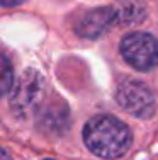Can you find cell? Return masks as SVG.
I'll return each mask as SVG.
<instances>
[{"mask_svg": "<svg viewBox=\"0 0 158 160\" xmlns=\"http://www.w3.org/2000/svg\"><path fill=\"white\" fill-rule=\"evenodd\" d=\"M121 55L136 70L148 72L158 65V39L150 32L134 31L122 38Z\"/></svg>", "mask_w": 158, "mask_h": 160, "instance_id": "obj_2", "label": "cell"}, {"mask_svg": "<svg viewBox=\"0 0 158 160\" xmlns=\"http://www.w3.org/2000/svg\"><path fill=\"white\" fill-rule=\"evenodd\" d=\"M119 10L114 7H102V9H93L87 12L77 24V34L82 38L95 39L114 24L119 19Z\"/></svg>", "mask_w": 158, "mask_h": 160, "instance_id": "obj_5", "label": "cell"}, {"mask_svg": "<svg viewBox=\"0 0 158 160\" xmlns=\"http://www.w3.org/2000/svg\"><path fill=\"white\" fill-rule=\"evenodd\" d=\"M44 78L39 72L27 70L19 78L10 96V108L19 118L31 116L32 111L37 109L44 97Z\"/></svg>", "mask_w": 158, "mask_h": 160, "instance_id": "obj_3", "label": "cell"}, {"mask_svg": "<svg viewBox=\"0 0 158 160\" xmlns=\"http://www.w3.org/2000/svg\"><path fill=\"white\" fill-rule=\"evenodd\" d=\"M26 0H0V5L3 7H16V5H21L24 3Z\"/></svg>", "mask_w": 158, "mask_h": 160, "instance_id": "obj_8", "label": "cell"}, {"mask_svg": "<svg viewBox=\"0 0 158 160\" xmlns=\"http://www.w3.org/2000/svg\"><path fill=\"white\" fill-rule=\"evenodd\" d=\"M14 83V68L10 60L0 53V97L7 96Z\"/></svg>", "mask_w": 158, "mask_h": 160, "instance_id": "obj_7", "label": "cell"}, {"mask_svg": "<svg viewBox=\"0 0 158 160\" xmlns=\"http://www.w3.org/2000/svg\"><path fill=\"white\" fill-rule=\"evenodd\" d=\"M84 142L92 153L102 158L122 157L133 143V135L127 124L117 118L102 114L95 116L85 124Z\"/></svg>", "mask_w": 158, "mask_h": 160, "instance_id": "obj_1", "label": "cell"}, {"mask_svg": "<svg viewBox=\"0 0 158 160\" xmlns=\"http://www.w3.org/2000/svg\"><path fill=\"white\" fill-rule=\"evenodd\" d=\"M116 101L119 106L136 118L148 119L155 112L153 92L138 80H124L116 89Z\"/></svg>", "mask_w": 158, "mask_h": 160, "instance_id": "obj_4", "label": "cell"}, {"mask_svg": "<svg viewBox=\"0 0 158 160\" xmlns=\"http://www.w3.org/2000/svg\"><path fill=\"white\" fill-rule=\"evenodd\" d=\"M39 128L46 133L61 135L68 128V109L60 104H48L39 114Z\"/></svg>", "mask_w": 158, "mask_h": 160, "instance_id": "obj_6", "label": "cell"}]
</instances>
